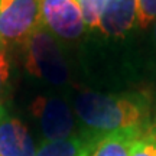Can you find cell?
<instances>
[{"instance_id":"14","label":"cell","mask_w":156,"mask_h":156,"mask_svg":"<svg viewBox=\"0 0 156 156\" xmlns=\"http://www.w3.org/2000/svg\"><path fill=\"white\" fill-rule=\"evenodd\" d=\"M151 129H152V130H153V132L156 133V119H155V123H153V124L151 126Z\"/></svg>"},{"instance_id":"4","label":"cell","mask_w":156,"mask_h":156,"mask_svg":"<svg viewBox=\"0 0 156 156\" xmlns=\"http://www.w3.org/2000/svg\"><path fill=\"white\" fill-rule=\"evenodd\" d=\"M42 25L54 36L77 39L87 30L77 0H42Z\"/></svg>"},{"instance_id":"10","label":"cell","mask_w":156,"mask_h":156,"mask_svg":"<svg viewBox=\"0 0 156 156\" xmlns=\"http://www.w3.org/2000/svg\"><path fill=\"white\" fill-rule=\"evenodd\" d=\"M108 0H77L87 29H97Z\"/></svg>"},{"instance_id":"2","label":"cell","mask_w":156,"mask_h":156,"mask_svg":"<svg viewBox=\"0 0 156 156\" xmlns=\"http://www.w3.org/2000/svg\"><path fill=\"white\" fill-rule=\"evenodd\" d=\"M26 67L30 73L52 84H64L68 78L67 65L55 36L44 25L28 38Z\"/></svg>"},{"instance_id":"6","label":"cell","mask_w":156,"mask_h":156,"mask_svg":"<svg viewBox=\"0 0 156 156\" xmlns=\"http://www.w3.org/2000/svg\"><path fill=\"white\" fill-rule=\"evenodd\" d=\"M36 147L25 124L0 106V156H35Z\"/></svg>"},{"instance_id":"7","label":"cell","mask_w":156,"mask_h":156,"mask_svg":"<svg viewBox=\"0 0 156 156\" xmlns=\"http://www.w3.org/2000/svg\"><path fill=\"white\" fill-rule=\"evenodd\" d=\"M136 0H108L98 28L107 36H124L136 25Z\"/></svg>"},{"instance_id":"11","label":"cell","mask_w":156,"mask_h":156,"mask_svg":"<svg viewBox=\"0 0 156 156\" xmlns=\"http://www.w3.org/2000/svg\"><path fill=\"white\" fill-rule=\"evenodd\" d=\"M129 156H156V133L151 127L133 142Z\"/></svg>"},{"instance_id":"8","label":"cell","mask_w":156,"mask_h":156,"mask_svg":"<svg viewBox=\"0 0 156 156\" xmlns=\"http://www.w3.org/2000/svg\"><path fill=\"white\" fill-rule=\"evenodd\" d=\"M101 136L84 132V134H73L58 140H45L35 156H90Z\"/></svg>"},{"instance_id":"13","label":"cell","mask_w":156,"mask_h":156,"mask_svg":"<svg viewBox=\"0 0 156 156\" xmlns=\"http://www.w3.org/2000/svg\"><path fill=\"white\" fill-rule=\"evenodd\" d=\"M7 78H9V62L6 56V46L0 45V106H2V100L5 95Z\"/></svg>"},{"instance_id":"3","label":"cell","mask_w":156,"mask_h":156,"mask_svg":"<svg viewBox=\"0 0 156 156\" xmlns=\"http://www.w3.org/2000/svg\"><path fill=\"white\" fill-rule=\"evenodd\" d=\"M42 0H0V45L22 44L42 26Z\"/></svg>"},{"instance_id":"9","label":"cell","mask_w":156,"mask_h":156,"mask_svg":"<svg viewBox=\"0 0 156 156\" xmlns=\"http://www.w3.org/2000/svg\"><path fill=\"white\" fill-rule=\"evenodd\" d=\"M146 129H126L106 134L90 156H129L133 142Z\"/></svg>"},{"instance_id":"1","label":"cell","mask_w":156,"mask_h":156,"mask_svg":"<svg viewBox=\"0 0 156 156\" xmlns=\"http://www.w3.org/2000/svg\"><path fill=\"white\" fill-rule=\"evenodd\" d=\"M74 106L85 130L101 137L126 129H147L145 126L149 119V98L140 93L83 91Z\"/></svg>"},{"instance_id":"15","label":"cell","mask_w":156,"mask_h":156,"mask_svg":"<svg viewBox=\"0 0 156 156\" xmlns=\"http://www.w3.org/2000/svg\"><path fill=\"white\" fill-rule=\"evenodd\" d=\"M153 35H155V45H156V25H155V32H153Z\"/></svg>"},{"instance_id":"12","label":"cell","mask_w":156,"mask_h":156,"mask_svg":"<svg viewBox=\"0 0 156 156\" xmlns=\"http://www.w3.org/2000/svg\"><path fill=\"white\" fill-rule=\"evenodd\" d=\"M136 25L145 29L156 20V0H136Z\"/></svg>"},{"instance_id":"5","label":"cell","mask_w":156,"mask_h":156,"mask_svg":"<svg viewBox=\"0 0 156 156\" xmlns=\"http://www.w3.org/2000/svg\"><path fill=\"white\" fill-rule=\"evenodd\" d=\"M32 113L38 119L46 140H58L73 136L75 120L67 103L58 97H38L32 104Z\"/></svg>"}]
</instances>
